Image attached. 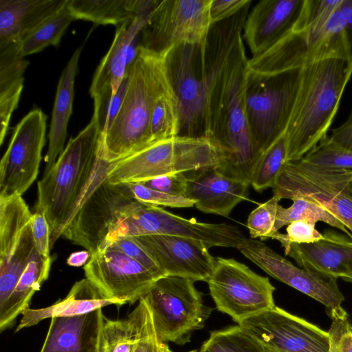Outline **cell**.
I'll return each mask as SVG.
<instances>
[{
    "label": "cell",
    "mask_w": 352,
    "mask_h": 352,
    "mask_svg": "<svg viewBox=\"0 0 352 352\" xmlns=\"http://www.w3.org/2000/svg\"><path fill=\"white\" fill-rule=\"evenodd\" d=\"M251 3L231 18L212 24L197 52L207 94L206 138L219 154L214 168L248 186L259 159L245 114L249 59L242 31Z\"/></svg>",
    "instance_id": "obj_1"
},
{
    "label": "cell",
    "mask_w": 352,
    "mask_h": 352,
    "mask_svg": "<svg viewBox=\"0 0 352 352\" xmlns=\"http://www.w3.org/2000/svg\"><path fill=\"white\" fill-rule=\"evenodd\" d=\"M98 124L90 122L70 138L52 168L38 181L35 211L43 212L50 229V248L62 236L67 225L88 192L114 164L100 152Z\"/></svg>",
    "instance_id": "obj_2"
},
{
    "label": "cell",
    "mask_w": 352,
    "mask_h": 352,
    "mask_svg": "<svg viewBox=\"0 0 352 352\" xmlns=\"http://www.w3.org/2000/svg\"><path fill=\"white\" fill-rule=\"evenodd\" d=\"M352 75V62L329 58L301 67L299 87L285 131L287 162L301 160L322 140Z\"/></svg>",
    "instance_id": "obj_3"
},
{
    "label": "cell",
    "mask_w": 352,
    "mask_h": 352,
    "mask_svg": "<svg viewBox=\"0 0 352 352\" xmlns=\"http://www.w3.org/2000/svg\"><path fill=\"white\" fill-rule=\"evenodd\" d=\"M154 54L139 46L138 56L126 70L129 87L111 127L100 135V151L109 163L118 162L151 143L154 98Z\"/></svg>",
    "instance_id": "obj_4"
},
{
    "label": "cell",
    "mask_w": 352,
    "mask_h": 352,
    "mask_svg": "<svg viewBox=\"0 0 352 352\" xmlns=\"http://www.w3.org/2000/svg\"><path fill=\"white\" fill-rule=\"evenodd\" d=\"M219 162V152L208 138L175 136L116 162L107 179L114 184L138 183L164 175L215 168Z\"/></svg>",
    "instance_id": "obj_5"
},
{
    "label": "cell",
    "mask_w": 352,
    "mask_h": 352,
    "mask_svg": "<svg viewBox=\"0 0 352 352\" xmlns=\"http://www.w3.org/2000/svg\"><path fill=\"white\" fill-rule=\"evenodd\" d=\"M300 70L262 74L249 69L245 114L250 138L259 157L286 131L299 87Z\"/></svg>",
    "instance_id": "obj_6"
},
{
    "label": "cell",
    "mask_w": 352,
    "mask_h": 352,
    "mask_svg": "<svg viewBox=\"0 0 352 352\" xmlns=\"http://www.w3.org/2000/svg\"><path fill=\"white\" fill-rule=\"evenodd\" d=\"M329 58L349 60L339 6L329 19L292 30L267 51L249 59L248 65L255 72L275 74Z\"/></svg>",
    "instance_id": "obj_7"
},
{
    "label": "cell",
    "mask_w": 352,
    "mask_h": 352,
    "mask_svg": "<svg viewBox=\"0 0 352 352\" xmlns=\"http://www.w3.org/2000/svg\"><path fill=\"white\" fill-rule=\"evenodd\" d=\"M195 283L187 278L164 276L142 296L161 341L184 345L190 342L195 331L204 327L212 309L204 305Z\"/></svg>",
    "instance_id": "obj_8"
},
{
    "label": "cell",
    "mask_w": 352,
    "mask_h": 352,
    "mask_svg": "<svg viewBox=\"0 0 352 352\" xmlns=\"http://www.w3.org/2000/svg\"><path fill=\"white\" fill-rule=\"evenodd\" d=\"M273 189L281 199L305 198L321 206L352 233V169L287 162Z\"/></svg>",
    "instance_id": "obj_9"
},
{
    "label": "cell",
    "mask_w": 352,
    "mask_h": 352,
    "mask_svg": "<svg viewBox=\"0 0 352 352\" xmlns=\"http://www.w3.org/2000/svg\"><path fill=\"white\" fill-rule=\"evenodd\" d=\"M102 178L88 192L65 228L62 236L91 254L101 251L111 228L144 203L127 184H111Z\"/></svg>",
    "instance_id": "obj_10"
},
{
    "label": "cell",
    "mask_w": 352,
    "mask_h": 352,
    "mask_svg": "<svg viewBox=\"0 0 352 352\" xmlns=\"http://www.w3.org/2000/svg\"><path fill=\"white\" fill-rule=\"evenodd\" d=\"M144 235H169L192 239L202 241L209 248L226 247L238 249L248 239L236 226L226 223H204L194 218L186 219L160 206L144 203L133 213L119 221L111 228L104 245L119 237Z\"/></svg>",
    "instance_id": "obj_11"
},
{
    "label": "cell",
    "mask_w": 352,
    "mask_h": 352,
    "mask_svg": "<svg viewBox=\"0 0 352 352\" xmlns=\"http://www.w3.org/2000/svg\"><path fill=\"white\" fill-rule=\"evenodd\" d=\"M207 283L216 308L238 324L276 306L269 278L234 258L217 257Z\"/></svg>",
    "instance_id": "obj_12"
},
{
    "label": "cell",
    "mask_w": 352,
    "mask_h": 352,
    "mask_svg": "<svg viewBox=\"0 0 352 352\" xmlns=\"http://www.w3.org/2000/svg\"><path fill=\"white\" fill-rule=\"evenodd\" d=\"M210 3L211 0H155L140 32V47L164 56L177 44L199 45L212 25Z\"/></svg>",
    "instance_id": "obj_13"
},
{
    "label": "cell",
    "mask_w": 352,
    "mask_h": 352,
    "mask_svg": "<svg viewBox=\"0 0 352 352\" xmlns=\"http://www.w3.org/2000/svg\"><path fill=\"white\" fill-rule=\"evenodd\" d=\"M47 116L30 111L15 126L0 162V199L22 196L36 179L45 142Z\"/></svg>",
    "instance_id": "obj_14"
},
{
    "label": "cell",
    "mask_w": 352,
    "mask_h": 352,
    "mask_svg": "<svg viewBox=\"0 0 352 352\" xmlns=\"http://www.w3.org/2000/svg\"><path fill=\"white\" fill-rule=\"evenodd\" d=\"M32 215L22 196L0 199V308L36 252Z\"/></svg>",
    "instance_id": "obj_15"
},
{
    "label": "cell",
    "mask_w": 352,
    "mask_h": 352,
    "mask_svg": "<svg viewBox=\"0 0 352 352\" xmlns=\"http://www.w3.org/2000/svg\"><path fill=\"white\" fill-rule=\"evenodd\" d=\"M197 45L180 43L164 55L179 109L178 136L206 138V89L195 69Z\"/></svg>",
    "instance_id": "obj_16"
},
{
    "label": "cell",
    "mask_w": 352,
    "mask_h": 352,
    "mask_svg": "<svg viewBox=\"0 0 352 352\" xmlns=\"http://www.w3.org/2000/svg\"><path fill=\"white\" fill-rule=\"evenodd\" d=\"M85 278L109 299L133 304L162 276L124 252L105 249L91 254L84 266Z\"/></svg>",
    "instance_id": "obj_17"
},
{
    "label": "cell",
    "mask_w": 352,
    "mask_h": 352,
    "mask_svg": "<svg viewBox=\"0 0 352 352\" xmlns=\"http://www.w3.org/2000/svg\"><path fill=\"white\" fill-rule=\"evenodd\" d=\"M239 325L265 346L287 352H329L328 332L276 306Z\"/></svg>",
    "instance_id": "obj_18"
},
{
    "label": "cell",
    "mask_w": 352,
    "mask_h": 352,
    "mask_svg": "<svg viewBox=\"0 0 352 352\" xmlns=\"http://www.w3.org/2000/svg\"><path fill=\"white\" fill-rule=\"evenodd\" d=\"M238 250L267 274L322 303L327 310L341 306L344 300L337 278L298 267L259 241L247 239Z\"/></svg>",
    "instance_id": "obj_19"
},
{
    "label": "cell",
    "mask_w": 352,
    "mask_h": 352,
    "mask_svg": "<svg viewBox=\"0 0 352 352\" xmlns=\"http://www.w3.org/2000/svg\"><path fill=\"white\" fill-rule=\"evenodd\" d=\"M131 238L151 256L166 276L208 282L213 272L216 257L202 241L169 235Z\"/></svg>",
    "instance_id": "obj_20"
},
{
    "label": "cell",
    "mask_w": 352,
    "mask_h": 352,
    "mask_svg": "<svg viewBox=\"0 0 352 352\" xmlns=\"http://www.w3.org/2000/svg\"><path fill=\"white\" fill-rule=\"evenodd\" d=\"M305 0H262L249 12L243 37L255 57L267 51L291 32Z\"/></svg>",
    "instance_id": "obj_21"
},
{
    "label": "cell",
    "mask_w": 352,
    "mask_h": 352,
    "mask_svg": "<svg viewBox=\"0 0 352 352\" xmlns=\"http://www.w3.org/2000/svg\"><path fill=\"white\" fill-rule=\"evenodd\" d=\"M186 175L185 197L204 213L228 217L238 204L247 199L249 186L221 174L214 167Z\"/></svg>",
    "instance_id": "obj_22"
},
{
    "label": "cell",
    "mask_w": 352,
    "mask_h": 352,
    "mask_svg": "<svg viewBox=\"0 0 352 352\" xmlns=\"http://www.w3.org/2000/svg\"><path fill=\"white\" fill-rule=\"evenodd\" d=\"M155 3V0H142L135 18L117 26L112 44L94 76L89 89L91 97L107 88L116 93L126 74L129 47L148 22Z\"/></svg>",
    "instance_id": "obj_23"
},
{
    "label": "cell",
    "mask_w": 352,
    "mask_h": 352,
    "mask_svg": "<svg viewBox=\"0 0 352 352\" xmlns=\"http://www.w3.org/2000/svg\"><path fill=\"white\" fill-rule=\"evenodd\" d=\"M324 238L311 243H291L285 253L300 266L325 276L338 278L352 274V248L344 236L329 232Z\"/></svg>",
    "instance_id": "obj_24"
},
{
    "label": "cell",
    "mask_w": 352,
    "mask_h": 352,
    "mask_svg": "<svg viewBox=\"0 0 352 352\" xmlns=\"http://www.w3.org/2000/svg\"><path fill=\"white\" fill-rule=\"evenodd\" d=\"M104 317L100 309L76 316L51 318L40 352H98Z\"/></svg>",
    "instance_id": "obj_25"
},
{
    "label": "cell",
    "mask_w": 352,
    "mask_h": 352,
    "mask_svg": "<svg viewBox=\"0 0 352 352\" xmlns=\"http://www.w3.org/2000/svg\"><path fill=\"white\" fill-rule=\"evenodd\" d=\"M68 0H0V48L18 43Z\"/></svg>",
    "instance_id": "obj_26"
},
{
    "label": "cell",
    "mask_w": 352,
    "mask_h": 352,
    "mask_svg": "<svg viewBox=\"0 0 352 352\" xmlns=\"http://www.w3.org/2000/svg\"><path fill=\"white\" fill-rule=\"evenodd\" d=\"M111 305L121 306L124 304L117 300L105 298L85 278L76 282L67 296L52 305L44 308H28L23 310L16 332L36 325L47 318L82 315Z\"/></svg>",
    "instance_id": "obj_27"
},
{
    "label": "cell",
    "mask_w": 352,
    "mask_h": 352,
    "mask_svg": "<svg viewBox=\"0 0 352 352\" xmlns=\"http://www.w3.org/2000/svg\"><path fill=\"white\" fill-rule=\"evenodd\" d=\"M82 50V45L76 49L58 80L48 134L49 145L44 159L45 168L43 174L52 168L65 148L67 124L72 113L75 78Z\"/></svg>",
    "instance_id": "obj_28"
},
{
    "label": "cell",
    "mask_w": 352,
    "mask_h": 352,
    "mask_svg": "<svg viewBox=\"0 0 352 352\" xmlns=\"http://www.w3.org/2000/svg\"><path fill=\"white\" fill-rule=\"evenodd\" d=\"M153 75L151 143L179 135L178 104L166 73L164 56L154 54Z\"/></svg>",
    "instance_id": "obj_29"
},
{
    "label": "cell",
    "mask_w": 352,
    "mask_h": 352,
    "mask_svg": "<svg viewBox=\"0 0 352 352\" xmlns=\"http://www.w3.org/2000/svg\"><path fill=\"white\" fill-rule=\"evenodd\" d=\"M29 61L19 56L17 43L0 48V144L7 134L23 87Z\"/></svg>",
    "instance_id": "obj_30"
},
{
    "label": "cell",
    "mask_w": 352,
    "mask_h": 352,
    "mask_svg": "<svg viewBox=\"0 0 352 352\" xmlns=\"http://www.w3.org/2000/svg\"><path fill=\"white\" fill-rule=\"evenodd\" d=\"M51 263V256H44L37 251L34 253L12 294L0 308L1 331L12 326L18 316L30 308L32 297L49 276Z\"/></svg>",
    "instance_id": "obj_31"
},
{
    "label": "cell",
    "mask_w": 352,
    "mask_h": 352,
    "mask_svg": "<svg viewBox=\"0 0 352 352\" xmlns=\"http://www.w3.org/2000/svg\"><path fill=\"white\" fill-rule=\"evenodd\" d=\"M140 5V0H68L67 8L75 20L118 26L132 21Z\"/></svg>",
    "instance_id": "obj_32"
},
{
    "label": "cell",
    "mask_w": 352,
    "mask_h": 352,
    "mask_svg": "<svg viewBox=\"0 0 352 352\" xmlns=\"http://www.w3.org/2000/svg\"><path fill=\"white\" fill-rule=\"evenodd\" d=\"M74 20L66 5L17 43L19 56L24 58L48 46L58 45L67 27Z\"/></svg>",
    "instance_id": "obj_33"
},
{
    "label": "cell",
    "mask_w": 352,
    "mask_h": 352,
    "mask_svg": "<svg viewBox=\"0 0 352 352\" xmlns=\"http://www.w3.org/2000/svg\"><path fill=\"white\" fill-rule=\"evenodd\" d=\"M138 338V311L122 320L104 317L98 352H133Z\"/></svg>",
    "instance_id": "obj_34"
},
{
    "label": "cell",
    "mask_w": 352,
    "mask_h": 352,
    "mask_svg": "<svg viewBox=\"0 0 352 352\" xmlns=\"http://www.w3.org/2000/svg\"><path fill=\"white\" fill-rule=\"evenodd\" d=\"M292 201L293 204L289 208L278 205L273 235L285 225L304 220L314 225L318 221L324 222L340 230L352 239V234L343 223L321 206L305 198H296Z\"/></svg>",
    "instance_id": "obj_35"
},
{
    "label": "cell",
    "mask_w": 352,
    "mask_h": 352,
    "mask_svg": "<svg viewBox=\"0 0 352 352\" xmlns=\"http://www.w3.org/2000/svg\"><path fill=\"white\" fill-rule=\"evenodd\" d=\"M287 157V138L285 133L260 156L254 168L250 185L256 191L274 188Z\"/></svg>",
    "instance_id": "obj_36"
},
{
    "label": "cell",
    "mask_w": 352,
    "mask_h": 352,
    "mask_svg": "<svg viewBox=\"0 0 352 352\" xmlns=\"http://www.w3.org/2000/svg\"><path fill=\"white\" fill-rule=\"evenodd\" d=\"M199 352H264L263 346L240 325L210 332Z\"/></svg>",
    "instance_id": "obj_37"
},
{
    "label": "cell",
    "mask_w": 352,
    "mask_h": 352,
    "mask_svg": "<svg viewBox=\"0 0 352 352\" xmlns=\"http://www.w3.org/2000/svg\"><path fill=\"white\" fill-rule=\"evenodd\" d=\"M130 80L129 71L126 70L116 93L111 88L103 89L94 96V110L92 118L98 124L100 135L111 126L124 101Z\"/></svg>",
    "instance_id": "obj_38"
},
{
    "label": "cell",
    "mask_w": 352,
    "mask_h": 352,
    "mask_svg": "<svg viewBox=\"0 0 352 352\" xmlns=\"http://www.w3.org/2000/svg\"><path fill=\"white\" fill-rule=\"evenodd\" d=\"M301 160L321 166L352 169V151L341 146L329 138L322 140Z\"/></svg>",
    "instance_id": "obj_39"
},
{
    "label": "cell",
    "mask_w": 352,
    "mask_h": 352,
    "mask_svg": "<svg viewBox=\"0 0 352 352\" xmlns=\"http://www.w3.org/2000/svg\"><path fill=\"white\" fill-rule=\"evenodd\" d=\"M135 308L138 311V338L133 352H173L168 345L157 337L151 310L142 297Z\"/></svg>",
    "instance_id": "obj_40"
},
{
    "label": "cell",
    "mask_w": 352,
    "mask_h": 352,
    "mask_svg": "<svg viewBox=\"0 0 352 352\" xmlns=\"http://www.w3.org/2000/svg\"><path fill=\"white\" fill-rule=\"evenodd\" d=\"M280 199L274 195L250 212L247 227L252 239L261 238L265 240L272 237Z\"/></svg>",
    "instance_id": "obj_41"
},
{
    "label": "cell",
    "mask_w": 352,
    "mask_h": 352,
    "mask_svg": "<svg viewBox=\"0 0 352 352\" xmlns=\"http://www.w3.org/2000/svg\"><path fill=\"white\" fill-rule=\"evenodd\" d=\"M327 312L331 319L329 352H352V326L348 314L341 306Z\"/></svg>",
    "instance_id": "obj_42"
},
{
    "label": "cell",
    "mask_w": 352,
    "mask_h": 352,
    "mask_svg": "<svg viewBox=\"0 0 352 352\" xmlns=\"http://www.w3.org/2000/svg\"><path fill=\"white\" fill-rule=\"evenodd\" d=\"M139 201L156 206L191 208L195 202L184 196H178L148 188L140 183H126Z\"/></svg>",
    "instance_id": "obj_43"
},
{
    "label": "cell",
    "mask_w": 352,
    "mask_h": 352,
    "mask_svg": "<svg viewBox=\"0 0 352 352\" xmlns=\"http://www.w3.org/2000/svg\"><path fill=\"white\" fill-rule=\"evenodd\" d=\"M341 1L305 0L293 31H300L329 19L338 10Z\"/></svg>",
    "instance_id": "obj_44"
},
{
    "label": "cell",
    "mask_w": 352,
    "mask_h": 352,
    "mask_svg": "<svg viewBox=\"0 0 352 352\" xmlns=\"http://www.w3.org/2000/svg\"><path fill=\"white\" fill-rule=\"evenodd\" d=\"M286 232L287 234L278 232L271 239L278 241L284 248L291 243H311L324 238V236L316 229L314 224L304 220L290 223L287 225Z\"/></svg>",
    "instance_id": "obj_45"
},
{
    "label": "cell",
    "mask_w": 352,
    "mask_h": 352,
    "mask_svg": "<svg viewBox=\"0 0 352 352\" xmlns=\"http://www.w3.org/2000/svg\"><path fill=\"white\" fill-rule=\"evenodd\" d=\"M105 249L121 251L152 272L162 277L166 276L151 256L131 237H119L113 239L107 242L102 250Z\"/></svg>",
    "instance_id": "obj_46"
},
{
    "label": "cell",
    "mask_w": 352,
    "mask_h": 352,
    "mask_svg": "<svg viewBox=\"0 0 352 352\" xmlns=\"http://www.w3.org/2000/svg\"><path fill=\"white\" fill-rule=\"evenodd\" d=\"M138 183L154 190L185 197L187 175L186 173L168 174Z\"/></svg>",
    "instance_id": "obj_47"
},
{
    "label": "cell",
    "mask_w": 352,
    "mask_h": 352,
    "mask_svg": "<svg viewBox=\"0 0 352 352\" xmlns=\"http://www.w3.org/2000/svg\"><path fill=\"white\" fill-rule=\"evenodd\" d=\"M30 225L36 251L44 256H50V229L45 215L35 211L32 213Z\"/></svg>",
    "instance_id": "obj_48"
},
{
    "label": "cell",
    "mask_w": 352,
    "mask_h": 352,
    "mask_svg": "<svg viewBox=\"0 0 352 352\" xmlns=\"http://www.w3.org/2000/svg\"><path fill=\"white\" fill-rule=\"evenodd\" d=\"M251 0H211V24L228 19L241 10Z\"/></svg>",
    "instance_id": "obj_49"
},
{
    "label": "cell",
    "mask_w": 352,
    "mask_h": 352,
    "mask_svg": "<svg viewBox=\"0 0 352 352\" xmlns=\"http://www.w3.org/2000/svg\"><path fill=\"white\" fill-rule=\"evenodd\" d=\"M339 10L343 21L344 36L349 59L352 62V0H342Z\"/></svg>",
    "instance_id": "obj_50"
},
{
    "label": "cell",
    "mask_w": 352,
    "mask_h": 352,
    "mask_svg": "<svg viewBox=\"0 0 352 352\" xmlns=\"http://www.w3.org/2000/svg\"><path fill=\"white\" fill-rule=\"evenodd\" d=\"M329 138L341 146L352 151V111L342 124L332 130Z\"/></svg>",
    "instance_id": "obj_51"
},
{
    "label": "cell",
    "mask_w": 352,
    "mask_h": 352,
    "mask_svg": "<svg viewBox=\"0 0 352 352\" xmlns=\"http://www.w3.org/2000/svg\"><path fill=\"white\" fill-rule=\"evenodd\" d=\"M91 254L87 250H82L72 253L67 259V263L72 267H81L87 263Z\"/></svg>",
    "instance_id": "obj_52"
},
{
    "label": "cell",
    "mask_w": 352,
    "mask_h": 352,
    "mask_svg": "<svg viewBox=\"0 0 352 352\" xmlns=\"http://www.w3.org/2000/svg\"><path fill=\"white\" fill-rule=\"evenodd\" d=\"M263 346L264 352H287V351H283V350H280L278 349H276L274 347H270V346H265V345H263Z\"/></svg>",
    "instance_id": "obj_53"
},
{
    "label": "cell",
    "mask_w": 352,
    "mask_h": 352,
    "mask_svg": "<svg viewBox=\"0 0 352 352\" xmlns=\"http://www.w3.org/2000/svg\"><path fill=\"white\" fill-rule=\"evenodd\" d=\"M344 241L347 245L352 248V240H349L348 239L344 237Z\"/></svg>",
    "instance_id": "obj_54"
},
{
    "label": "cell",
    "mask_w": 352,
    "mask_h": 352,
    "mask_svg": "<svg viewBox=\"0 0 352 352\" xmlns=\"http://www.w3.org/2000/svg\"><path fill=\"white\" fill-rule=\"evenodd\" d=\"M346 281L352 282V274L346 276V277L343 278Z\"/></svg>",
    "instance_id": "obj_55"
},
{
    "label": "cell",
    "mask_w": 352,
    "mask_h": 352,
    "mask_svg": "<svg viewBox=\"0 0 352 352\" xmlns=\"http://www.w3.org/2000/svg\"><path fill=\"white\" fill-rule=\"evenodd\" d=\"M188 352H199L197 350H192V351H188Z\"/></svg>",
    "instance_id": "obj_56"
}]
</instances>
